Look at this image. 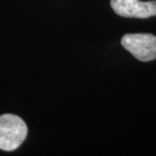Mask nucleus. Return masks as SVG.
Returning <instances> with one entry per match:
<instances>
[{"label":"nucleus","instance_id":"f257e3e1","mask_svg":"<svg viewBox=\"0 0 156 156\" xmlns=\"http://www.w3.org/2000/svg\"><path fill=\"white\" fill-rule=\"evenodd\" d=\"M27 135V128L23 120L14 115L0 117V149L13 151L21 145Z\"/></svg>","mask_w":156,"mask_h":156},{"label":"nucleus","instance_id":"f03ea898","mask_svg":"<svg viewBox=\"0 0 156 156\" xmlns=\"http://www.w3.org/2000/svg\"><path fill=\"white\" fill-rule=\"evenodd\" d=\"M122 46L140 61L156 59V37L151 34H128L122 38Z\"/></svg>","mask_w":156,"mask_h":156},{"label":"nucleus","instance_id":"7ed1b4c3","mask_svg":"<svg viewBox=\"0 0 156 156\" xmlns=\"http://www.w3.org/2000/svg\"><path fill=\"white\" fill-rule=\"evenodd\" d=\"M111 6L118 15L124 17L147 18L156 15V1L111 0Z\"/></svg>","mask_w":156,"mask_h":156}]
</instances>
